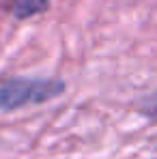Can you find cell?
I'll list each match as a JSON object with an SVG mask.
<instances>
[{"label": "cell", "instance_id": "obj_2", "mask_svg": "<svg viewBox=\"0 0 157 159\" xmlns=\"http://www.w3.org/2000/svg\"><path fill=\"white\" fill-rule=\"evenodd\" d=\"M11 15L15 20H26L32 15H39L50 9V0H11Z\"/></svg>", "mask_w": 157, "mask_h": 159}, {"label": "cell", "instance_id": "obj_1", "mask_svg": "<svg viewBox=\"0 0 157 159\" xmlns=\"http://www.w3.org/2000/svg\"><path fill=\"white\" fill-rule=\"evenodd\" d=\"M58 78H11L0 82V112H13L26 106L52 101L65 93Z\"/></svg>", "mask_w": 157, "mask_h": 159}, {"label": "cell", "instance_id": "obj_3", "mask_svg": "<svg viewBox=\"0 0 157 159\" xmlns=\"http://www.w3.org/2000/svg\"><path fill=\"white\" fill-rule=\"evenodd\" d=\"M142 114H146V116H151V118L157 120V101H151L149 106H144L142 107Z\"/></svg>", "mask_w": 157, "mask_h": 159}]
</instances>
